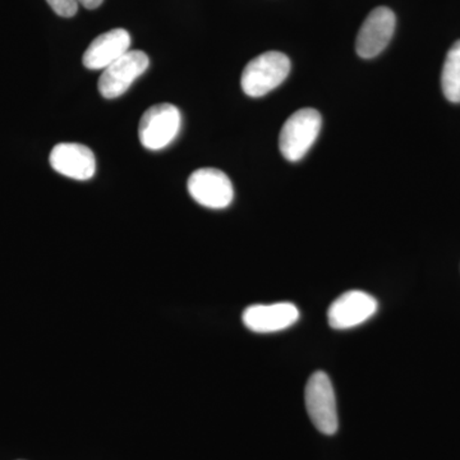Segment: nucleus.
Segmentation results:
<instances>
[{
	"mask_svg": "<svg viewBox=\"0 0 460 460\" xmlns=\"http://www.w3.org/2000/svg\"><path fill=\"white\" fill-rule=\"evenodd\" d=\"M290 60L280 51H268L253 58L242 74V90L250 98H261L286 81Z\"/></svg>",
	"mask_w": 460,
	"mask_h": 460,
	"instance_id": "obj_1",
	"label": "nucleus"
},
{
	"mask_svg": "<svg viewBox=\"0 0 460 460\" xmlns=\"http://www.w3.org/2000/svg\"><path fill=\"white\" fill-rule=\"evenodd\" d=\"M321 124V115L314 109H301L290 115L279 136V147L283 156L289 162H299L319 137Z\"/></svg>",
	"mask_w": 460,
	"mask_h": 460,
	"instance_id": "obj_2",
	"label": "nucleus"
},
{
	"mask_svg": "<svg viewBox=\"0 0 460 460\" xmlns=\"http://www.w3.org/2000/svg\"><path fill=\"white\" fill-rule=\"evenodd\" d=\"M181 126L180 109L169 102H163L148 108L142 115L138 137L142 146L147 150H163L177 138Z\"/></svg>",
	"mask_w": 460,
	"mask_h": 460,
	"instance_id": "obj_3",
	"label": "nucleus"
},
{
	"mask_svg": "<svg viewBox=\"0 0 460 460\" xmlns=\"http://www.w3.org/2000/svg\"><path fill=\"white\" fill-rule=\"evenodd\" d=\"M305 408L314 428L325 435H334L338 429L337 399L334 386L325 372H314L305 392Z\"/></svg>",
	"mask_w": 460,
	"mask_h": 460,
	"instance_id": "obj_4",
	"label": "nucleus"
},
{
	"mask_svg": "<svg viewBox=\"0 0 460 460\" xmlns=\"http://www.w3.org/2000/svg\"><path fill=\"white\" fill-rule=\"evenodd\" d=\"M150 66L147 54L141 50H129L102 71L99 91L102 98L117 99L122 96Z\"/></svg>",
	"mask_w": 460,
	"mask_h": 460,
	"instance_id": "obj_5",
	"label": "nucleus"
},
{
	"mask_svg": "<svg viewBox=\"0 0 460 460\" xmlns=\"http://www.w3.org/2000/svg\"><path fill=\"white\" fill-rule=\"evenodd\" d=\"M187 189L198 204L214 210L228 208L234 199V190L228 175L219 169L202 168L190 175Z\"/></svg>",
	"mask_w": 460,
	"mask_h": 460,
	"instance_id": "obj_6",
	"label": "nucleus"
},
{
	"mask_svg": "<svg viewBox=\"0 0 460 460\" xmlns=\"http://www.w3.org/2000/svg\"><path fill=\"white\" fill-rule=\"evenodd\" d=\"M394 12L386 7L375 8L368 14L357 35L356 51L363 59H371L383 53L394 35Z\"/></svg>",
	"mask_w": 460,
	"mask_h": 460,
	"instance_id": "obj_7",
	"label": "nucleus"
},
{
	"mask_svg": "<svg viewBox=\"0 0 460 460\" xmlns=\"http://www.w3.org/2000/svg\"><path fill=\"white\" fill-rule=\"evenodd\" d=\"M377 308L378 304L374 296L362 290H350L338 296L330 305L329 325L337 330L356 328L370 320Z\"/></svg>",
	"mask_w": 460,
	"mask_h": 460,
	"instance_id": "obj_8",
	"label": "nucleus"
},
{
	"mask_svg": "<svg viewBox=\"0 0 460 460\" xmlns=\"http://www.w3.org/2000/svg\"><path fill=\"white\" fill-rule=\"evenodd\" d=\"M51 168L75 181H89L95 175L96 160L89 147L74 142L57 145L51 150Z\"/></svg>",
	"mask_w": 460,
	"mask_h": 460,
	"instance_id": "obj_9",
	"label": "nucleus"
},
{
	"mask_svg": "<svg viewBox=\"0 0 460 460\" xmlns=\"http://www.w3.org/2000/svg\"><path fill=\"white\" fill-rule=\"evenodd\" d=\"M298 320V307L289 302L250 305L243 314L244 325L257 334L281 332L295 325Z\"/></svg>",
	"mask_w": 460,
	"mask_h": 460,
	"instance_id": "obj_10",
	"label": "nucleus"
},
{
	"mask_svg": "<svg viewBox=\"0 0 460 460\" xmlns=\"http://www.w3.org/2000/svg\"><path fill=\"white\" fill-rule=\"evenodd\" d=\"M131 47V35L127 30L114 29L102 33L84 51V66L91 71H104L115 60L123 57Z\"/></svg>",
	"mask_w": 460,
	"mask_h": 460,
	"instance_id": "obj_11",
	"label": "nucleus"
},
{
	"mask_svg": "<svg viewBox=\"0 0 460 460\" xmlns=\"http://www.w3.org/2000/svg\"><path fill=\"white\" fill-rule=\"evenodd\" d=\"M441 87L445 98L452 102H460V40L450 48L445 58Z\"/></svg>",
	"mask_w": 460,
	"mask_h": 460,
	"instance_id": "obj_12",
	"label": "nucleus"
},
{
	"mask_svg": "<svg viewBox=\"0 0 460 460\" xmlns=\"http://www.w3.org/2000/svg\"><path fill=\"white\" fill-rule=\"evenodd\" d=\"M47 2L58 16L65 18L74 17L80 5L77 0H47Z\"/></svg>",
	"mask_w": 460,
	"mask_h": 460,
	"instance_id": "obj_13",
	"label": "nucleus"
},
{
	"mask_svg": "<svg viewBox=\"0 0 460 460\" xmlns=\"http://www.w3.org/2000/svg\"><path fill=\"white\" fill-rule=\"evenodd\" d=\"M104 0H77L78 4L83 5L86 9H96L102 4Z\"/></svg>",
	"mask_w": 460,
	"mask_h": 460,
	"instance_id": "obj_14",
	"label": "nucleus"
}]
</instances>
